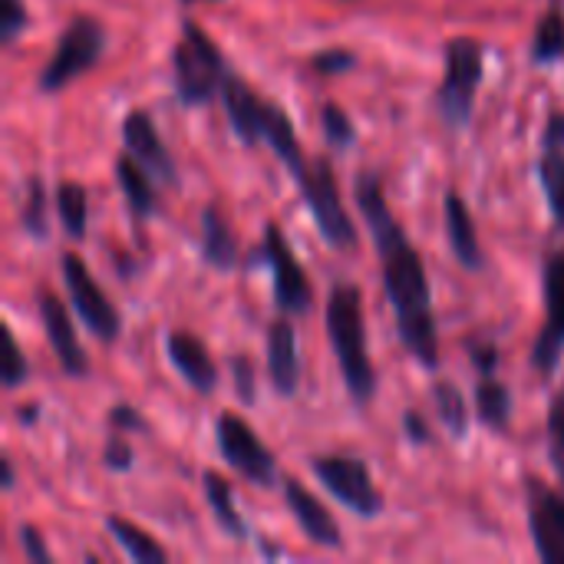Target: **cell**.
<instances>
[{
    "mask_svg": "<svg viewBox=\"0 0 564 564\" xmlns=\"http://www.w3.org/2000/svg\"><path fill=\"white\" fill-rule=\"evenodd\" d=\"M443 221H446V238H449V251L459 261V268H466L469 274H479L486 268V254H482V241H479V228L473 221V212L466 205V198L459 192H446L443 195Z\"/></svg>",
    "mask_w": 564,
    "mask_h": 564,
    "instance_id": "19",
    "label": "cell"
},
{
    "mask_svg": "<svg viewBox=\"0 0 564 564\" xmlns=\"http://www.w3.org/2000/svg\"><path fill=\"white\" fill-rule=\"evenodd\" d=\"M56 215L69 241L86 238V221H89V195L79 182H59L56 185Z\"/></svg>",
    "mask_w": 564,
    "mask_h": 564,
    "instance_id": "27",
    "label": "cell"
},
{
    "mask_svg": "<svg viewBox=\"0 0 564 564\" xmlns=\"http://www.w3.org/2000/svg\"><path fill=\"white\" fill-rule=\"evenodd\" d=\"M182 3H202V0H182Z\"/></svg>",
    "mask_w": 564,
    "mask_h": 564,
    "instance_id": "45",
    "label": "cell"
},
{
    "mask_svg": "<svg viewBox=\"0 0 564 564\" xmlns=\"http://www.w3.org/2000/svg\"><path fill=\"white\" fill-rule=\"evenodd\" d=\"M238 238L231 231V225L225 221L218 205H205L202 212V261L208 268H215L218 274H231L238 268Z\"/></svg>",
    "mask_w": 564,
    "mask_h": 564,
    "instance_id": "22",
    "label": "cell"
},
{
    "mask_svg": "<svg viewBox=\"0 0 564 564\" xmlns=\"http://www.w3.org/2000/svg\"><path fill=\"white\" fill-rule=\"evenodd\" d=\"M102 50H106V26L89 13H76L63 26L59 40H56V50H53V56L46 59V66H43V73L36 79L40 93H46V96L63 93L73 79H79L83 73H89L99 63Z\"/></svg>",
    "mask_w": 564,
    "mask_h": 564,
    "instance_id": "6",
    "label": "cell"
},
{
    "mask_svg": "<svg viewBox=\"0 0 564 564\" xmlns=\"http://www.w3.org/2000/svg\"><path fill=\"white\" fill-rule=\"evenodd\" d=\"M529 59L535 66H555L564 59V7L555 3L542 13V20L535 23L532 33V46H529Z\"/></svg>",
    "mask_w": 564,
    "mask_h": 564,
    "instance_id": "26",
    "label": "cell"
},
{
    "mask_svg": "<svg viewBox=\"0 0 564 564\" xmlns=\"http://www.w3.org/2000/svg\"><path fill=\"white\" fill-rule=\"evenodd\" d=\"M311 66L314 73L321 76H340V73H350L357 66V53L354 50H344V46H334V50H321L311 56Z\"/></svg>",
    "mask_w": 564,
    "mask_h": 564,
    "instance_id": "36",
    "label": "cell"
},
{
    "mask_svg": "<svg viewBox=\"0 0 564 564\" xmlns=\"http://www.w3.org/2000/svg\"><path fill=\"white\" fill-rule=\"evenodd\" d=\"M221 102H225V116L231 132L238 135L241 145H261V126H264V109L268 99H261L235 69H228L225 83H221Z\"/></svg>",
    "mask_w": 564,
    "mask_h": 564,
    "instance_id": "18",
    "label": "cell"
},
{
    "mask_svg": "<svg viewBox=\"0 0 564 564\" xmlns=\"http://www.w3.org/2000/svg\"><path fill=\"white\" fill-rule=\"evenodd\" d=\"M542 149L545 152H564V112H552L542 129Z\"/></svg>",
    "mask_w": 564,
    "mask_h": 564,
    "instance_id": "42",
    "label": "cell"
},
{
    "mask_svg": "<svg viewBox=\"0 0 564 564\" xmlns=\"http://www.w3.org/2000/svg\"><path fill=\"white\" fill-rule=\"evenodd\" d=\"M476 416L486 430L492 433H509L512 426V390L492 377H479L476 383Z\"/></svg>",
    "mask_w": 564,
    "mask_h": 564,
    "instance_id": "24",
    "label": "cell"
},
{
    "mask_svg": "<svg viewBox=\"0 0 564 564\" xmlns=\"http://www.w3.org/2000/svg\"><path fill=\"white\" fill-rule=\"evenodd\" d=\"M545 324L532 344V367L542 377H555L564 357V251H552L542 274Z\"/></svg>",
    "mask_w": 564,
    "mask_h": 564,
    "instance_id": "11",
    "label": "cell"
},
{
    "mask_svg": "<svg viewBox=\"0 0 564 564\" xmlns=\"http://www.w3.org/2000/svg\"><path fill=\"white\" fill-rule=\"evenodd\" d=\"M0 466H3V479H0V486H3V492H13V482H17V476H13V459H10V456H3V459H0Z\"/></svg>",
    "mask_w": 564,
    "mask_h": 564,
    "instance_id": "44",
    "label": "cell"
},
{
    "mask_svg": "<svg viewBox=\"0 0 564 564\" xmlns=\"http://www.w3.org/2000/svg\"><path fill=\"white\" fill-rule=\"evenodd\" d=\"M122 145L132 159H139L159 182L178 188L182 185V175H178V165H175V155L169 152V145L162 142L152 116L145 109H129L126 119H122Z\"/></svg>",
    "mask_w": 564,
    "mask_h": 564,
    "instance_id": "13",
    "label": "cell"
},
{
    "mask_svg": "<svg viewBox=\"0 0 564 564\" xmlns=\"http://www.w3.org/2000/svg\"><path fill=\"white\" fill-rule=\"evenodd\" d=\"M30 17H26V3L23 0H0V40L13 43L23 30H26Z\"/></svg>",
    "mask_w": 564,
    "mask_h": 564,
    "instance_id": "37",
    "label": "cell"
},
{
    "mask_svg": "<svg viewBox=\"0 0 564 564\" xmlns=\"http://www.w3.org/2000/svg\"><path fill=\"white\" fill-rule=\"evenodd\" d=\"M433 403H436V416H440L443 430L453 440H466L469 436V406H466L463 390L456 383H449V380H436Z\"/></svg>",
    "mask_w": 564,
    "mask_h": 564,
    "instance_id": "28",
    "label": "cell"
},
{
    "mask_svg": "<svg viewBox=\"0 0 564 564\" xmlns=\"http://www.w3.org/2000/svg\"><path fill=\"white\" fill-rule=\"evenodd\" d=\"M109 430H116V433H149V423H145V416L135 406L116 403L109 410Z\"/></svg>",
    "mask_w": 564,
    "mask_h": 564,
    "instance_id": "38",
    "label": "cell"
},
{
    "mask_svg": "<svg viewBox=\"0 0 564 564\" xmlns=\"http://www.w3.org/2000/svg\"><path fill=\"white\" fill-rule=\"evenodd\" d=\"M17 539H20V549H23L26 562H33V564L53 562V555H50V549H46L43 535H40L33 525H20V529H17Z\"/></svg>",
    "mask_w": 564,
    "mask_h": 564,
    "instance_id": "40",
    "label": "cell"
},
{
    "mask_svg": "<svg viewBox=\"0 0 564 564\" xmlns=\"http://www.w3.org/2000/svg\"><path fill=\"white\" fill-rule=\"evenodd\" d=\"M20 225L33 241H46L50 238V195L40 175L26 178V198H23V212H20Z\"/></svg>",
    "mask_w": 564,
    "mask_h": 564,
    "instance_id": "30",
    "label": "cell"
},
{
    "mask_svg": "<svg viewBox=\"0 0 564 564\" xmlns=\"http://www.w3.org/2000/svg\"><path fill=\"white\" fill-rule=\"evenodd\" d=\"M102 466L109 469V473H129L132 466H135V453H132V443L122 436V433H109V440H106V446H102Z\"/></svg>",
    "mask_w": 564,
    "mask_h": 564,
    "instance_id": "35",
    "label": "cell"
},
{
    "mask_svg": "<svg viewBox=\"0 0 564 564\" xmlns=\"http://www.w3.org/2000/svg\"><path fill=\"white\" fill-rule=\"evenodd\" d=\"M327 340L337 357V370L344 380L347 397L354 406H370L377 397V367L367 344V321H364V291L350 281H337L327 297L324 311Z\"/></svg>",
    "mask_w": 564,
    "mask_h": 564,
    "instance_id": "2",
    "label": "cell"
},
{
    "mask_svg": "<svg viewBox=\"0 0 564 564\" xmlns=\"http://www.w3.org/2000/svg\"><path fill=\"white\" fill-rule=\"evenodd\" d=\"M469 360H473V367H476L479 377H492V373L499 370L502 354H499V347L489 344V340H469Z\"/></svg>",
    "mask_w": 564,
    "mask_h": 564,
    "instance_id": "39",
    "label": "cell"
},
{
    "mask_svg": "<svg viewBox=\"0 0 564 564\" xmlns=\"http://www.w3.org/2000/svg\"><path fill=\"white\" fill-rule=\"evenodd\" d=\"M106 532L112 535V542L139 564H165L169 562V552L145 532L139 529L135 522L122 519V516H106Z\"/></svg>",
    "mask_w": 564,
    "mask_h": 564,
    "instance_id": "25",
    "label": "cell"
},
{
    "mask_svg": "<svg viewBox=\"0 0 564 564\" xmlns=\"http://www.w3.org/2000/svg\"><path fill=\"white\" fill-rule=\"evenodd\" d=\"M535 172H539V185L545 192L549 215H552L555 228L564 231V152H545L539 159Z\"/></svg>",
    "mask_w": 564,
    "mask_h": 564,
    "instance_id": "29",
    "label": "cell"
},
{
    "mask_svg": "<svg viewBox=\"0 0 564 564\" xmlns=\"http://www.w3.org/2000/svg\"><path fill=\"white\" fill-rule=\"evenodd\" d=\"M40 321H43L46 344L53 347V354L59 360V370L69 380H86L89 377V357L76 337V327H73L66 304L56 294H46V291L40 294Z\"/></svg>",
    "mask_w": 564,
    "mask_h": 564,
    "instance_id": "14",
    "label": "cell"
},
{
    "mask_svg": "<svg viewBox=\"0 0 564 564\" xmlns=\"http://www.w3.org/2000/svg\"><path fill=\"white\" fill-rule=\"evenodd\" d=\"M258 261H264L268 271H271V291H274L278 311H284L291 317L307 314L311 304H314V288H311V278H307L301 258L294 254L291 241L284 238L281 225H274V221L264 225Z\"/></svg>",
    "mask_w": 564,
    "mask_h": 564,
    "instance_id": "9",
    "label": "cell"
},
{
    "mask_svg": "<svg viewBox=\"0 0 564 564\" xmlns=\"http://www.w3.org/2000/svg\"><path fill=\"white\" fill-rule=\"evenodd\" d=\"M165 354H169V364L175 367V373L195 393L212 397L218 390V367L202 337H195L192 330H172L165 337Z\"/></svg>",
    "mask_w": 564,
    "mask_h": 564,
    "instance_id": "16",
    "label": "cell"
},
{
    "mask_svg": "<svg viewBox=\"0 0 564 564\" xmlns=\"http://www.w3.org/2000/svg\"><path fill=\"white\" fill-rule=\"evenodd\" d=\"M482 76L486 46L476 36H453L443 50V79L436 89V109L449 129H466L473 122Z\"/></svg>",
    "mask_w": 564,
    "mask_h": 564,
    "instance_id": "4",
    "label": "cell"
},
{
    "mask_svg": "<svg viewBox=\"0 0 564 564\" xmlns=\"http://www.w3.org/2000/svg\"><path fill=\"white\" fill-rule=\"evenodd\" d=\"M403 433L413 446H430L433 443V433H430V423L423 420L420 410H406L403 413Z\"/></svg>",
    "mask_w": 564,
    "mask_h": 564,
    "instance_id": "41",
    "label": "cell"
},
{
    "mask_svg": "<svg viewBox=\"0 0 564 564\" xmlns=\"http://www.w3.org/2000/svg\"><path fill=\"white\" fill-rule=\"evenodd\" d=\"M228 69L231 66L218 50V43L195 20H182V40L172 50L175 99L188 109L208 106L215 96H221V83Z\"/></svg>",
    "mask_w": 564,
    "mask_h": 564,
    "instance_id": "3",
    "label": "cell"
},
{
    "mask_svg": "<svg viewBox=\"0 0 564 564\" xmlns=\"http://www.w3.org/2000/svg\"><path fill=\"white\" fill-rule=\"evenodd\" d=\"M13 416H17L20 426H36V420H40V403H17Z\"/></svg>",
    "mask_w": 564,
    "mask_h": 564,
    "instance_id": "43",
    "label": "cell"
},
{
    "mask_svg": "<svg viewBox=\"0 0 564 564\" xmlns=\"http://www.w3.org/2000/svg\"><path fill=\"white\" fill-rule=\"evenodd\" d=\"M261 145H268V149L274 152V159L288 169V175H291L294 182H297V178L307 172V165H311V159H307L304 149H301V139H297V126H294L291 116H288L278 102H271V99H268V109H264Z\"/></svg>",
    "mask_w": 564,
    "mask_h": 564,
    "instance_id": "20",
    "label": "cell"
},
{
    "mask_svg": "<svg viewBox=\"0 0 564 564\" xmlns=\"http://www.w3.org/2000/svg\"><path fill=\"white\" fill-rule=\"evenodd\" d=\"M59 271H63V284H66V294H69V304L76 311V317L83 321V327L102 340V344H112L119 340L122 334V314L116 311V304L106 297V291L99 288V281L93 278L89 264L76 254V251H66L59 258Z\"/></svg>",
    "mask_w": 564,
    "mask_h": 564,
    "instance_id": "7",
    "label": "cell"
},
{
    "mask_svg": "<svg viewBox=\"0 0 564 564\" xmlns=\"http://www.w3.org/2000/svg\"><path fill=\"white\" fill-rule=\"evenodd\" d=\"M264 354H268V380L274 393L291 400L301 387V347H297V327L288 317L268 327Z\"/></svg>",
    "mask_w": 564,
    "mask_h": 564,
    "instance_id": "17",
    "label": "cell"
},
{
    "mask_svg": "<svg viewBox=\"0 0 564 564\" xmlns=\"http://www.w3.org/2000/svg\"><path fill=\"white\" fill-rule=\"evenodd\" d=\"M307 212H311V221L317 228V235L324 238L327 248L334 251H354L360 235H357V225L344 205V195H340V182L334 175V165L330 159L317 155L311 159L307 172L294 182Z\"/></svg>",
    "mask_w": 564,
    "mask_h": 564,
    "instance_id": "5",
    "label": "cell"
},
{
    "mask_svg": "<svg viewBox=\"0 0 564 564\" xmlns=\"http://www.w3.org/2000/svg\"><path fill=\"white\" fill-rule=\"evenodd\" d=\"M3 340H7V354H3V387L7 390H17V387H23L26 383V377H30V364H26V357L20 354V344H17V337H13V330L7 327L3 330Z\"/></svg>",
    "mask_w": 564,
    "mask_h": 564,
    "instance_id": "34",
    "label": "cell"
},
{
    "mask_svg": "<svg viewBox=\"0 0 564 564\" xmlns=\"http://www.w3.org/2000/svg\"><path fill=\"white\" fill-rule=\"evenodd\" d=\"M545 430H549V459H552V469L558 473L564 486V393L552 397Z\"/></svg>",
    "mask_w": 564,
    "mask_h": 564,
    "instance_id": "32",
    "label": "cell"
},
{
    "mask_svg": "<svg viewBox=\"0 0 564 564\" xmlns=\"http://www.w3.org/2000/svg\"><path fill=\"white\" fill-rule=\"evenodd\" d=\"M228 370H231V380H235V393L245 406H254L258 403V367L248 354H235L228 360Z\"/></svg>",
    "mask_w": 564,
    "mask_h": 564,
    "instance_id": "33",
    "label": "cell"
},
{
    "mask_svg": "<svg viewBox=\"0 0 564 564\" xmlns=\"http://www.w3.org/2000/svg\"><path fill=\"white\" fill-rule=\"evenodd\" d=\"M314 479L357 519H377L383 512V496L370 476V466L357 456H314Z\"/></svg>",
    "mask_w": 564,
    "mask_h": 564,
    "instance_id": "10",
    "label": "cell"
},
{
    "mask_svg": "<svg viewBox=\"0 0 564 564\" xmlns=\"http://www.w3.org/2000/svg\"><path fill=\"white\" fill-rule=\"evenodd\" d=\"M202 492H205V502L215 516V525L231 539V542H248V522L241 519L238 506H235V492L228 486V479L215 469H205L202 473Z\"/></svg>",
    "mask_w": 564,
    "mask_h": 564,
    "instance_id": "23",
    "label": "cell"
},
{
    "mask_svg": "<svg viewBox=\"0 0 564 564\" xmlns=\"http://www.w3.org/2000/svg\"><path fill=\"white\" fill-rule=\"evenodd\" d=\"M321 132H324V142L337 152H347L357 142V126H354L350 112L337 102L321 106Z\"/></svg>",
    "mask_w": 564,
    "mask_h": 564,
    "instance_id": "31",
    "label": "cell"
},
{
    "mask_svg": "<svg viewBox=\"0 0 564 564\" xmlns=\"http://www.w3.org/2000/svg\"><path fill=\"white\" fill-rule=\"evenodd\" d=\"M529 496V532L545 564H564V496L542 479H525Z\"/></svg>",
    "mask_w": 564,
    "mask_h": 564,
    "instance_id": "12",
    "label": "cell"
},
{
    "mask_svg": "<svg viewBox=\"0 0 564 564\" xmlns=\"http://www.w3.org/2000/svg\"><path fill=\"white\" fill-rule=\"evenodd\" d=\"M116 182H119V192H122L135 221H149L159 212L155 175L139 159H132L129 152L116 159Z\"/></svg>",
    "mask_w": 564,
    "mask_h": 564,
    "instance_id": "21",
    "label": "cell"
},
{
    "mask_svg": "<svg viewBox=\"0 0 564 564\" xmlns=\"http://www.w3.org/2000/svg\"><path fill=\"white\" fill-rule=\"evenodd\" d=\"M215 443L221 459L254 489H274L278 486V459L274 453L258 440L248 420L238 413H221L215 420Z\"/></svg>",
    "mask_w": 564,
    "mask_h": 564,
    "instance_id": "8",
    "label": "cell"
},
{
    "mask_svg": "<svg viewBox=\"0 0 564 564\" xmlns=\"http://www.w3.org/2000/svg\"><path fill=\"white\" fill-rule=\"evenodd\" d=\"M281 489H284V502H288V509H291V516H294V522L307 542H314L317 549H330V552L344 549V532H340L337 519L327 512V506L301 479L291 476L281 482Z\"/></svg>",
    "mask_w": 564,
    "mask_h": 564,
    "instance_id": "15",
    "label": "cell"
},
{
    "mask_svg": "<svg viewBox=\"0 0 564 564\" xmlns=\"http://www.w3.org/2000/svg\"><path fill=\"white\" fill-rule=\"evenodd\" d=\"M354 198L383 264V291L397 317V334L420 367L440 370V330H436V314H433L430 274L406 228L397 221L387 202L383 178L364 169L354 182Z\"/></svg>",
    "mask_w": 564,
    "mask_h": 564,
    "instance_id": "1",
    "label": "cell"
}]
</instances>
